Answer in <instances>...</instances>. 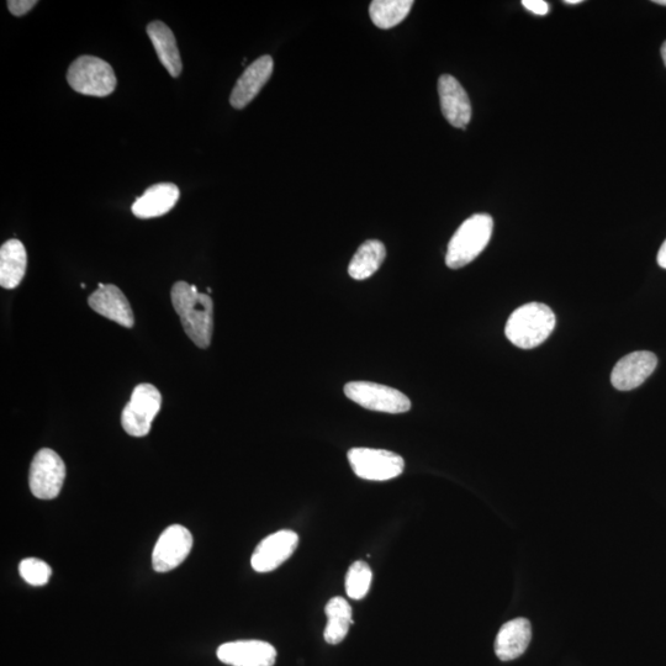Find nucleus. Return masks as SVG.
I'll return each instance as SVG.
<instances>
[{
    "mask_svg": "<svg viewBox=\"0 0 666 666\" xmlns=\"http://www.w3.org/2000/svg\"><path fill=\"white\" fill-rule=\"evenodd\" d=\"M172 304L185 333L195 346L208 348L214 330V303L208 294L199 293L195 285L177 282L172 288Z\"/></svg>",
    "mask_w": 666,
    "mask_h": 666,
    "instance_id": "1",
    "label": "nucleus"
},
{
    "mask_svg": "<svg viewBox=\"0 0 666 666\" xmlns=\"http://www.w3.org/2000/svg\"><path fill=\"white\" fill-rule=\"evenodd\" d=\"M554 327L555 315L549 306L528 303L511 314L505 333L512 345L531 350L542 345L552 335Z\"/></svg>",
    "mask_w": 666,
    "mask_h": 666,
    "instance_id": "2",
    "label": "nucleus"
},
{
    "mask_svg": "<svg viewBox=\"0 0 666 666\" xmlns=\"http://www.w3.org/2000/svg\"><path fill=\"white\" fill-rule=\"evenodd\" d=\"M493 230L494 220L488 214H475L465 220L448 243L447 267L459 269L472 263L489 245Z\"/></svg>",
    "mask_w": 666,
    "mask_h": 666,
    "instance_id": "3",
    "label": "nucleus"
},
{
    "mask_svg": "<svg viewBox=\"0 0 666 666\" xmlns=\"http://www.w3.org/2000/svg\"><path fill=\"white\" fill-rule=\"evenodd\" d=\"M67 82L73 91L99 98L108 97L118 83L113 67L94 56L77 58L68 68Z\"/></svg>",
    "mask_w": 666,
    "mask_h": 666,
    "instance_id": "4",
    "label": "nucleus"
},
{
    "mask_svg": "<svg viewBox=\"0 0 666 666\" xmlns=\"http://www.w3.org/2000/svg\"><path fill=\"white\" fill-rule=\"evenodd\" d=\"M161 405L162 396L155 385H137L121 415V425L126 433L132 437L147 436Z\"/></svg>",
    "mask_w": 666,
    "mask_h": 666,
    "instance_id": "5",
    "label": "nucleus"
},
{
    "mask_svg": "<svg viewBox=\"0 0 666 666\" xmlns=\"http://www.w3.org/2000/svg\"><path fill=\"white\" fill-rule=\"evenodd\" d=\"M354 474L370 481H387L400 477L404 472L403 457L385 449L353 448L348 452Z\"/></svg>",
    "mask_w": 666,
    "mask_h": 666,
    "instance_id": "6",
    "label": "nucleus"
},
{
    "mask_svg": "<svg viewBox=\"0 0 666 666\" xmlns=\"http://www.w3.org/2000/svg\"><path fill=\"white\" fill-rule=\"evenodd\" d=\"M66 479V465L50 448L41 449L31 463L29 486L40 500H54L60 495Z\"/></svg>",
    "mask_w": 666,
    "mask_h": 666,
    "instance_id": "7",
    "label": "nucleus"
},
{
    "mask_svg": "<svg viewBox=\"0 0 666 666\" xmlns=\"http://www.w3.org/2000/svg\"><path fill=\"white\" fill-rule=\"evenodd\" d=\"M345 394L353 403L367 410L396 415L411 409V401L405 394L382 384L351 382L346 384Z\"/></svg>",
    "mask_w": 666,
    "mask_h": 666,
    "instance_id": "8",
    "label": "nucleus"
},
{
    "mask_svg": "<svg viewBox=\"0 0 666 666\" xmlns=\"http://www.w3.org/2000/svg\"><path fill=\"white\" fill-rule=\"evenodd\" d=\"M193 548V536L188 528L172 525L162 532L153 548L152 567L157 573H168L188 558Z\"/></svg>",
    "mask_w": 666,
    "mask_h": 666,
    "instance_id": "9",
    "label": "nucleus"
},
{
    "mask_svg": "<svg viewBox=\"0 0 666 666\" xmlns=\"http://www.w3.org/2000/svg\"><path fill=\"white\" fill-rule=\"evenodd\" d=\"M299 537L293 531H278L258 544L251 558L257 573L273 572L292 557L298 548Z\"/></svg>",
    "mask_w": 666,
    "mask_h": 666,
    "instance_id": "10",
    "label": "nucleus"
},
{
    "mask_svg": "<svg viewBox=\"0 0 666 666\" xmlns=\"http://www.w3.org/2000/svg\"><path fill=\"white\" fill-rule=\"evenodd\" d=\"M658 366V358L654 353L638 351L627 354L617 362L612 370L613 387L621 391H629L641 387L653 374Z\"/></svg>",
    "mask_w": 666,
    "mask_h": 666,
    "instance_id": "11",
    "label": "nucleus"
},
{
    "mask_svg": "<svg viewBox=\"0 0 666 666\" xmlns=\"http://www.w3.org/2000/svg\"><path fill=\"white\" fill-rule=\"evenodd\" d=\"M441 109L448 123L458 129H467L472 120V104L462 84L451 74H443L438 79Z\"/></svg>",
    "mask_w": 666,
    "mask_h": 666,
    "instance_id": "12",
    "label": "nucleus"
},
{
    "mask_svg": "<svg viewBox=\"0 0 666 666\" xmlns=\"http://www.w3.org/2000/svg\"><path fill=\"white\" fill-rule=\"evenodd\" d=\"M216 655L221 663L230 666H273L277 650L267 642L237 641L222 644Z\"/></svg>",
    "mask_w": 666,
    "mask_h": 666,
    "instance_id": "13",
    "label": "nucleus"
},
{
    "mask_svg": "<svg viewBox=\"0 0 666 666\" xmlns=\"http://www.w3.org/2000/svg\"><path fill=\"white\" fill-rule=\"evenodd\" d=\"M88 304L91 308L107 319L124 327H134L135 317L128 298L113 284L100 283L95 292L89 296Z\"/></svg>",
    "mask_w": 666,
    "mask_h": 666,
    "instance_id": "14",
    "label": "nucleus"
},
{
    "mask_svg": "<svg viewBox=\"0 0 666 666\" xmlns=\"http://www.w3.org/2000/svg\"><path fill=\"white\" fill-rule=\"evenodd\" d=\"M274 70L273 58L269 55L259 57L258 60L246 68L236 86L232 89L230 103L235 109L246 108L262 91L264 84L269 81Z\"/></svg>",
    "mask_w": 666,
    "mask_h": 666,
    "instance_id": "15",
    "label": "nucleus"
},
{
    "mask_svg": "<svg viewBox=\"0 0 666 666\" xmlns=\"http://www.w3.org/2000/svg\"><path fill=\"white\" fill-rule=\"evenodd\" d=\"M179 188L173 183H158L148 188L140 198L132 204V213L139 219L160 218L176 206Z\"/></svg>",
    "mask_w": 666,
    "mask_h": 666,
    "instance_id": "16",
    "label": "nucleus"
},
{
    "mask_svg": "<svg viewBox=\"0 0 666 666\" xmlns=\"http://www.w3.org/2000/svg\"><path fill=\"white\" fill-rule=\"evenodd\" d=\"M532 628L526 618H515L500 628L495 641V653L502 662L521 657L530 646Z\"/></svg>",
    "mask_w": 666,
    "mask_h": 666,
    "instance_id": "17",
    "label": "nucleus"
},
{
    "mask_svg": "<svg viewBox=\"0 0 666 666\" xmlns=\"http://www.w3.org/2000/svg\"><path fill=\"white\" fill-rule=\"evenodd\" d=\"M147 35L150 37L163 67L173 78L179 77L183 71V63L172 30L162 21H153L147 26Z\"/></svg>",
    "mask_w": 666,
    "mask_h": 666,
    "instance_id": "18",
    "label": "nucleus"
},
{
    "mask_svg": "<svg viewBox=\"0 0 666 666\" xmlns=\"http://www.w3.org/2000/svg\"><path fill=\"white\" fill-rule=\"evenodd\" d=\"M28 255L19 240H9L0 248V285L4 289L19 287L25 277Z\"/></svg>",
    "mask_w": 666,
    "mask_h": 666,
    "instance_id": "19",
    "label": "nucleus"
},
{
    "mask_svg": "<svg viewBox=\"0 0 666 666\" xmlns=\"http://www.w3.org/2000/svg\"><path fill=\"white\" fill-rule=\"evenodd\" d=\"M387 257V248L378 240L362 243L348 266V274L356 280H366L377 273Z\"/></svg>",
    "mask_w": 666,
    "mask_h": 666,
    "instance_id": "20",
    "label": "nucleus"
},
{
    "mask_svg": "<svg viewBox=\"0 0 666 666\" xmlns=\"http://www.w3.org/2000/svg\"><path fill=\"white\" fill-rule=\"evenodd\" d=\"M325 613L327 617L325 641L329 644H340L345 641L353 623L352 607L342 597H333L326 605Z\"/></svg>",
    "mask_w": 666,
    "mask_h": 666,
    "instance_id": "21",
    "label": "nucleus"
},
{
    "mask_svg": "<svg viewBox=\"0 0 666 666\" xmlns=\"http://www.w3.org/2000/svg\"><path fill=\"white\" fill-rule=\"evenodd\" d=\"M412 5V0H374L369 7L370 19L379 29L395 28L409 15Z\"/></svg>",
    "mask_w": 666,
    "mask_h": 666,
    "instance_id": "22",
    "label": "nucleus"
},
{
    "mask_svg": "<svg viewBox=\"0 0 666 666\" xmlns=\"http://www.w3.org/2000/svg\"><path fill=\"white\" fill-rule=\"evenodd\" d=\"M372 569L366 562L353 563L346 575V592L352 600H362L372 585Z\"/></svg>",
    "mask_w": 666,
    "mask_h": 666,
    "instance_id": "23",
    "label": "nucleus"
},
{
    "mask_svg": "<svg viewBox=\"0 0 666 666\" xmlns=\"http://www.w3.org/2000/svg\"><path fill=\"white\" fill-rule=\"evenodd\" d=\"M19 574L31 586H44L49 583L52 569L44 560L26 558L19 564Z\"/></svg>",
    "mask_w": 666,
    "mask_h": 666,
    "instance_id": "24",
    "label": "nucleus"
},
{
    "mask_svg": "<svg viewBox=\"0 0 666 666\" xmlns=\"http://www.w3.org/2000/svg\"><path fill=\"white\" fill-rule=\"evenodd\" d=\"M8 9L15 17H23L37 4L36 0H9Z\"/></svg>",
    "mask_w": 666,
    "mask_h": 666,
    "instance_id": "25",
    "label": "nucleus"
},
{
    "mask_svg": "<svg viewBox=\"0 0 666 666\" xmlns=\"http://www.w3.org/2000/svg\"><path fill=\"white\" fill-rule=\"evenodd\" d=\"M522 5L531 13L542 15V17L549 12V5L544 0H522Z\"/></svg>",
    "mask_w": 666,
    "mask_h": 666,
    "instance_id": "26",
    "label": "nucleus"
},
{
    "mask_svg": "<svg viewBox=\"0 0 666 666\" xmlns=\"http://www.w3.org/2000/svg\"><path fill=\"white\" fill-rule=\"evenodd\" d=\"M658 264L660 267L666 269V240L664 241L662 247H660L658 253Z\"/></svg>",
    "mask_w": 666,
    "mask_h": 666,
    "instance_id": "27",
    "label": "nucleus"
},
{
    "mask_svg": "<svg viewBox=\"0 0 666 666\" xmlns=\"http://www.w3.org/2000/svg\"><path fill=\"white\" fill-rule=\"evenodd\" d=\"M662 57H663V61H664L665 66H666V41L664 42V44L662 46Z\"/></svg>",
    "mask_w": 666,
    "mask_h": 666,
    "instance_id": "28",
    "label": "nucleus"
},
{
    "mask_svg": "<svg viewBox=\"0 0 666 666\" xmlns=\"http://www.w3.org/2000/svg\"><path fill=\"white\" fill-rule=\"evenodd\" d=\"M565 4H580L583 3V0H565Z\"/></svg>",
    "mask_w": 666,
    "mask_h": 666,
    "instance_id": "29",
    "label": "nucleus"
},
{
    "mask_svg": "<svg viewBox=\"0 0 666 666\" xmlns=\"http://www.w3.org/2000/svg\"><path fill=\"white\" fill-rule=\"evenodd\" d=\"M655 4L664 5L666 7V0H654Z\"/></svg>",
    "mask_w": 666,
    "mask_h": 666,
    "instance_id": "30",
    "label": "nucleus"
}]
</instances>
